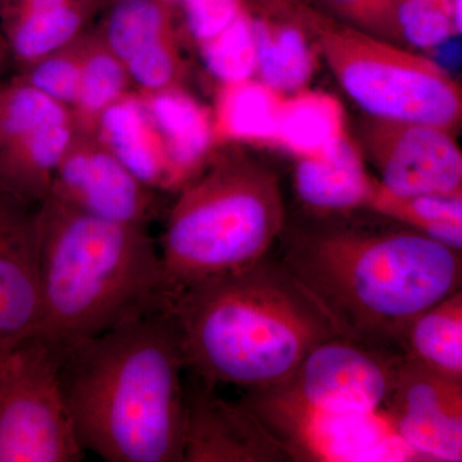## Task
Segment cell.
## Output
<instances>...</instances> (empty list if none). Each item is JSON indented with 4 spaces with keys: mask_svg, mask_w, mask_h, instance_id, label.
<instances>
[{
    "mask_svg": "<svg viewBox=\"0 0 462 462\" xmlns=\"http://www.w3.org/2000/svg\"><path fill=\"white\" fill-rule=\"evenodd\" d=\"M346 135V111L333 94L309 87L285 96L275 149L309 160L329 153Z\"/></svg>",
    "mask_w": 462,
    "mask_h": 462,
    "instance_id": "22",
    "label": "cell"
},
{
    "mask_svg": "<svg viewBox=\"0 0 462 462\" xmlns=\"http://www.w3.org/2000/svg\"><path fill=\"white\" fill-rule=\"evenodd\" d=\"M38 207L0 189V351L32 338L41 328Z\"/></svg>",
    "mask_w": 462,
    "mask_h": 462,
    "instance_id": "16",
    "label": "cell"
},
{
    "mask_svg": "<svg viewBox=\"0 0 462 462\" xmlns=\"http://www.w3.org/2000/svg\"><path fill=\"white\" fill-rule=\"evenodd\" d=\"M58 378L56 348L41 336L0 351V462H78Z\"/></svg>",
    "mask_w": 462,
    "mask_h": 462,
    "instance_id": "7",
    "label": "cell"
},
{
    "mask_svg": "<svg viewBox=\"0 0 462 462\" xmlns=\"http://www.w3.org/2000/svg\"><path fill=\"white\" fill-rule=\"evenodd\" d=\"M157 193L134 176L96 134L78 130L58 163L48 197L103 220L148 226L158 211Z\"/></svg>",
    "mask_w": 462,
    "mask_h": 462,
    "instance_id": "12",
    "label": "cell"
},
{
    "mask_svg": "<svg viewBox=\"0 0 462 462\" xmlns=\"http://www.w3.org/2000/svg\"><path fill=\"white\" fill-rule=\"evenodd\" d=\"M176 194L158 247L169 300L269 256L287 225L278 172L239 152L214 158Z\"/></svg>",
    "mask_w": 462,
    "mask_h": 462,
    "instance_id": "5",
    "label": "cell"
},
{
    "mask_svg": "<svg viewBox=\"0 0 462 462\" xmlns=\"http://www.w3.org/2000/svg\"><path fill=\"white\" fill-rule=\"evenodd\" d=\"M460 33L454 14L445 5L431 0H398L393 30L397 44L430 51Z\"/></svg>",
    "mask_w": 462,
    "mask_h": 462,
    "instance_id": "28",
    "label": "cell"
},
{
    "mask_svg": "<svg viewBox=\"0 0 462 462\" xmlns=\"http://www.w3.org/2000/svg\"><path fill=\"white\" fill-rule=\"evenodd\" d=\"M385 411L421 461H462V382L402 357Z\"/></svg>",
    "mask_w": 462,
    "mask_h": 462,
    "instance_id": "13",
    "label": "cell"
},
{
    "mask_svg": "<svg viewBox=\"0 0 462 462\" xmlns=\"http://www.w3.org/2000/svg\"><path fill=\"white\" fill-rule=\"evenodd\" d=\"M339 87L367 117L457 132L461 85L436 60L331 17L310 0H288Z\"/></svg>",
    "mask_w": 462,
    "mask_h": 462,
    "instance_id": "6",
    "label": "cell"
},
{
    "mask_svg": "<svg viewBox=\"0 0 462 462\" xmlns=\"http://www.w3.org/2000/svg\"><path fill=\"white\" fill-rule=\"evenodd\" d=\"M185 29L196 44L223 32L247 9V0H181Z\"/></svg>",
    "mask_w": 462,
    "mask_h": 462,
    "instance_id": "31",
    "label": "cell"
},
{
    "mask_svg": "<svg viewBox=\"0 0 462 462\" xmlns=\"http://www.w3.org/2000/svg\"><path fill=\"white\" fill-rule=\"evenodd\" d=\"M293 182L300 202L318 216L367 211L378 187L351 135L324 156L296 161Z\"/></svg>",
    "mask_w": 462,
    "mask_h": 462,
    "instance_id": "19",
    "label": "cell"
},
{
    "mask_svg": "<svg viewBox=\"0 0 462 462\" xmlns=\"http://www.w3.org/2000/svg\"><path fill=\"white\" fill-rule=\"evenodd\" d=\"M190 375L185 383L182 462L291 461L245 403L229 402L215 384Z\"/></svg>",
    "mask_w": 462,
    "mask_h": 462,
    "instance_id": "14",
    "label": "cell"
},
{
    "mask_svg": "<svg viewBox=\"0 0 462 462\" xmlns=\"http://www.w3.org/2000/svg\"><path fill=\"white\" fill-rule=\"evenodd\" d=\"M97 0H69L38 14L0 26L9 56L21 69L71 44L85 32Z\"/></svg>",
    "mask_w": 462,
    "mask_h": 462,
    "instance_id": "24",
    "label": "cell"
},
{
    "mask_svg": "<svg viewBox=\"0 0 462 462\" xmlns=\"http://www.w3.org/2000/svg\"><path fill=\"white\" fill-rule=\"evenodd\" d=\"M187 372L247 392L287 382L314 346L338 336L287 267L269 256L170 298Z\"/></svg>",
    "mask_w": 462,
    "mask_h": 462,
    "instance_id": "3",
    "label": "cell"
},
{
    "mask_svg": "<svg viewBox=\"0 0 462 462\" xmlns=\"http://www.w3.org/2000/svg\"><path fill=\"white\" fill-rule=\"evenodd\" d=\"M78 132L71 109L14 79L0 88V189L38 207Z\"/></svg>",
    "mask_w": 462,
    "mask_h": 462,
    "instance_id": "9",
    "label": "cell"
},
{
    "mask_svg": "<svg viewBox=\"0 0 462 462\" xmlns=\"http://www.w3.org/2000/svg\"><path fill=\"white\" fill-rule=\"evenodd\" d=\"M94 134L143 184L169 191L165 148L138 91H127L109 106L99 116Z\"/></svg>",
    "mask_w": 462,
    "mask_h": 462,
    "instance_id": "20",
    "label": "cell"
},
{
    "mask_svg": "<svg viewBox=\"0 0 462 462\" xmlns=\"http://www.w3.org/2000/svg\"><path fill=\"white\" fill-rule=\"evenodd\" d=\"M400 352L431 373L462 382V291L416 316L404 330Z\"/></svg>",
    "mask_w": 462,
    "mask_h": 462,
    "instance_id": "23",
    "label": "cell"
},
{
    "mask_svg": "<svg viewBox=\"0 0 462 462\" xmlns=\"http://www.w3.org/2000/svg\"><path fill=\"white\" fill-rule=\"evenodd\" d=\"M316 5L346 25L393 42L398 0H316Z\"/></svg>",
    "mask_w": 462,
    "mask_h": 462,
    "instance_id": "30",
    "label": "cell"
},
{
    "mask_svg": "<svg viewBox=\"0 0 462 462\" xmlns=\"http://www.w3.org/2000/svg\"><path fill=\"white\" fill-rule=\"evenodd\" d=\"M401 358L345 337H331L314 346L279 387L319 411L378 412L388 402Z\"/></svg>",
    "mask_w": 462,
    "mask_h": 462,
    "instance_id": "10",
    "label": "cell"
},
{
    "mask_svg": "<svg viewBox=\"0 0 462 462\" xmlns=\"http://www.w3.org/2000/svg\"><path fill=\"white\" fill-rule=\"evenodd\" d=\"M53 346L85 452L107 462H182L187 365L170 305L118 329Z\"/></svg>",
    "mask_w": 462,
    "mask_h": 462,
    "instance_id": "2",
    "label": "cell"
},
{
    "mask_svg": "<svg viewBox=\"0 0 462 462\" xmlns=\"http://www.w3.org/2000/svg\"><path fill=\"white\" fill-rule=\"evenodd\" d=\"M367 211L462 252V193L397 197L378 185Z\"/></svg>",
    "mask_w": 462,
    "mask_h": 462,
    "instance_id": "25",
    "label": "cell"
},
{
    "mask_svg": "<svg viewBox=\"0 0 462 462\" xmlns=\"http://www.w3.org/2000/svg\"><path fill=\"white\" fill-rule=\"evenodd\" d=\"M138 91L156 127L169 165V191L178 193L197 178L216 148L211 108L179 87Z\"/></svg>",
    "mask_w": 462,
    "mask_h": 462,
    "instance_id": "18",
    "label": "cell"
},
{
    "mask_svg": "<svg viewBox=\"0 0 462 462\" xmlns=\"http://www.w3.org/2000/svg\"><path fill=\"white\" fill-rule=\"evenodd\" d=\"M175 14L166 0H114L108 8L99 35L123 60L136 90L182 85L185 63Z\"/></svg>",
    "mask_w": 462,
    "mask_h": 462,
    "instance_id": "15",
    "label": "cell"
},
{
    "mask_svg": "<svg viewBox=\"0 0 462 462\" xmlns=\"http://www.w3.org/2000/svg\"><path fill=\"white\" fill-rule=\"evenodd\" d=\"M291 461H421L398 436L387 411L338 415L307 407L276 387L242 401Z\"/></svg>",
    "mask_w": 462,
    "mask_h": 462,
    "instance_id": "8",
    "label": "cell"
},
{
    "mask_svg": "<svg viewBox=\"0 0 462 462\" xmlns=\"http://www.w3.org/2000/svg\"><path fill=\"white\" fill-rule=\"evenodd\" d=\"M358 135L364 157L379 173L380 189L397 197L462 193V152L455 133L365 116Z\"/></svg>",
    "mask_w": 462,
    "mask_h": 462,
    "instance_id": "11",
    "label": "cell"
},
{
    "mask_svg": "<svg viewBox=\"0 0 462 462\" xmlns=\"http://www.w3.org/2000/svg\"><path fill=\"white\" fill-rule=\"evenodd\" d=\"M9 56L7 42H5V35L0 29V69L5 65V60Z\"/></svg>",
    "mask_w": 462,
    "mask_h": 462,
    "instance_id": "33",
    "label": "cell"
},
{
    "mask_svg": "<svg viewBox=\"0 0 462 462\" xmlns=\"http://www.w3.org/2000/svg\"><path fill=\"white\" fill-rule=\"evenodd\" d=\"M197 47L207 71L218 84L256 78V42L248 5L226 29Z\"/></svg>",
    "mask_w": 462,
    "mask_h": 462,
    "instance_id": "27",
    "label": "cell"
},
{
    "mask_svg": "<svg viewBox=\"0 0 462 462\" xmlns=\"http://www.w3.org/2000/svg\"><path fill=\"white\" fill-rule=\"evenodd\" d=\"M84 33L71 44L23 69L18 78L71 109L80 83Z\"/></svg>",
    "mask_w": 462,
    "mask_h": 462,
    "instance_id": "29",
    "label": "cell"
},
{
    "mask_svg": "<svg viewBox=\"0 0 462 462\" xmlns=\"http://www.w3.org/2000/svg\"><path fill=\"white\" fill-rule=\"evenodd\" d=\"M289 229L281 263L340 337L400 355L410 322L462 287V252L404 225Z\"/></svg>",
    "mask_w": 462,
    "mask_h": 462,
    "instance_id": "1",
    "label": "cell"
},
{
    "mask_svg": "<svg viewBox=\"0 0 462 462\" xmlns=\"http://www.w3.org/2000/svg\"><path fill=\"white\" fill-rule=\"evenodd\" d=\"M126 67L99 32H85L80 83L71 112L80 132L94 133L99 116L132 88Z\"/></svg>",
    "mask_w": 462,
    "mask_h": 462,
    "instance_id": "26",
    "label": "cell"
},
{
    "mask_svg": "<svg viewBox=\"0 0 462 462\" xmlns=\"http://www.w3.org/2000/svg\"><path fill=\"white\" fill-rule=\"evenodd\" d=\"M67 2L69 0H0V26Z\"/></svg>",
    "mask_w": 462,
    "mask_h": 462,
    "instance_id": "32",
    "label": "cell"
},
{
    "mask_svg": "<svg viewBox=\"0 0 462 462\" xmlns=\"http://www.w3.org/2000/svg\"><path fill=\"white\" fill-rule=\"evenodd\" d=\"M256 42V79L288 94L310 87L318 47L288 0H247Z\"/></svg>",
    "mask_w": 462,
    "mask_h": 462,
    "instance_id": "17",
    "label": "cell"
},
{
    "mask_svg": "<svg viewBox=\"0 0 462 462\" xmlns=\"http://www.w3.org/2000/svg\"><path fill=\"white\" fill-rule=\"evenodd\" d=\"M42 321L51 346L89 338L170 305L148 226L103 220L48 197L38 207Z\"/></svg>",
    "mask_w": 462,
    "mask_h": 462,
    "instance_id": "4",
    "label": "cell"
},
{
    "mask_svg": "<svg viewBox=\"0 0 462 462\" xmlns=\"http://www.w3.org/2000/svg\"><path fill=\"white\" fill-rule=\"evenodd\" d=\"M285 94L256 78L218 84L212 112L216 147L245 144L275 149Z\"/></svg>",
    "mask_w": 462,
    "mask_h": 462,
    "instance_id": "21",
    "label": "cell"
}]
</instances>
